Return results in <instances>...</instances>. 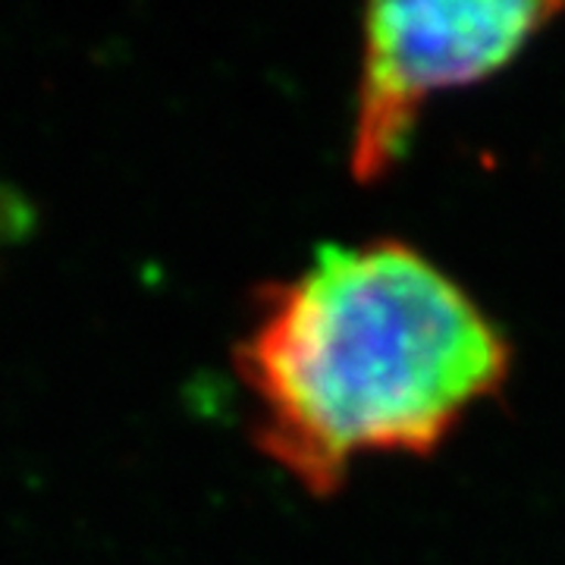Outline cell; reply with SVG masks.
<instances>
[{
  "instance_id": "2",
  "label": "cell",
  "mask_w": 565,
  "mask_h": 565,
  "mask_svg": "<svg viewBox=\"0 0 565 565\" xmlns=\"http://www.w3.org/2000/svg\"><path fill=\"white\" fill-rule=\"evenodd\" d=\"M563 3H371L362 20L349 170L377 182L405 154L434 95L515 61Z\"/></svg>"
},
{
  "instance_id": "1",
  "label": "cell",
  "mask_w": 565,
  "mask_h": 565,
  "mask_svg": "<svg viewBox=\"0 0 565 565\" xmlns=\"http://www.w3.org/2000/svg\"><path fill=\"white\" fill-rule=\"evenodd\" d=\"M255 444L333 497L374 452L427 456L500 393L512 349L459 280L403 239L323 245L267 286L236 349Z\"/></svg>"
}]
</instances>
